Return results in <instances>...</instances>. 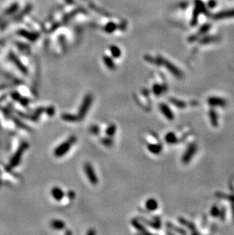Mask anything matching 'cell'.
Listing matches in <instances>:
<instances>
[{
    "mask_svg": "<svg viewBox=\"0 0 234 235\" xmlns=\"http://www.w3.org/2000/svg\"><path fill=\"white\" fill-rule=\"evenodd\" d=\"M152 61L154 62V63H155L156 64H159V63L163 64V65H164V66L166 67V68L170 72H172V73H173V75H175L176 76H181L182 75V73L180 71V70H179L178 68H176L175 65H173V64L170 63V62L168 61V60H163V58L159 57L158 59H156V60H152Z\"/></svg>",
    "mask_w": 234,
    "mask_h": 235,
    "instance_id": "3",
    "label": "cell"
},
{
    "mask_svg": "<svg viewBox=\"0 0 234 235\" xmlns=\"http://www.w3.org/2000/svg\"><path fill=\"white\" fill-rule=\"evenodd\" d=\"M160 108H161V110L163 113V114L164 115L166 118L169 119L170 120H172V119L173 118V115L171 110L168 108L167 105L164 104V103H161V104L160 105Z\"/></svg>",
    "mask_w": 234,
    "mask_h": 235,
    "instance_id": "11",
    "label": "cell"
},
{
    "mask_svg": "<svg viewBox=\"0 0 234 235\" xmlns=\"http://www.w3.org/2000/svg\"><path fill=\"white\" fill-rule=\"evenodd\" d=\"M77 141V137L75 136H71L68 139L63 141L62 144L56 147L53 151V155L56 158H61L63 157L68 151L72 146Z\"/></svg>",
    "mask_w": 234,
    "mask_h": 235,
    "instance_id": "1",
    "label": "cell"
},
{
    "mask_svg": "<svg viewBox=\"0 0 234 235\" xmlns=\"http://www.w3.org/2000/svg\"><path fill=\"white\" fill-rule=\"evenodd\" d=\"M90 131L91 133H93L94 135H98L100 132V128L96 125L91 126V127H90Z\"/></svg>",
    "mask_w": 234,
    "mask_h": 235,
    "instance_id": "19",
    "label": "cell"
},
{
    "mask_svg": "<svg viewBox=\"0 0 234 235\" xmlns=\"http://www.w3.org/2000/svg\"><path fill=\"white\" fill-rule=\"evenodd\" d=\"M84 171H85L89 182L91 184L96 185L98 183V177L96 174L93 166L90 163H85L84 165Z\"/></svg>",
    "mask_w": 234,
    "mask_h": 235,
    "instance_id": "4",
    "label": "cell"
},
{
    "mask_svg": "<svg viewBox=\"0 0 234 235\" xmlns=\"http://www.w3.org/2000/svg\"><path fill=\"white\" fill-rule=\"evenodd\" d=\"M102 143L104 146H110L113 144V140H112L111 138H105L102 140Z\"/></svg>",
    "mask_w": 234,
    "mask_h": 235,
    "instance_id": "20",
    "label": "cell"
},
{
    "mask_svg": "<svg viewBox=\"0 0 234 235\" xmlns=\"http://www.w3.org/2000/svg\"><path fill=\"white\" fill-rule=\"evenodd\" d=\"M93 102V95H91V94H86L84 98L83 101H82V104H81L80 108H79L78 112V116L79 119L82 120L84 117H85L87 113L88 112L89 109H90L91 104H92Z\"/></svg>",
    "mask_w": 234,
    "mask_h": 235,
    "instance_id": "2",
    "label": "cell"
},
{
    "mask_svg": "<svg viewBox=\"0 0 234 235\" xmlns=\"http://www.w3.org/2000/svg\"><path fill=\"white\" fill-rule=\"evenodd\" d=\"M208 6L211 7V8H214L216 6V2L214 0H211V1L208 2Z\"/></svg>",
    "mask_w": 234,
    "mask_h": 235,
    "instance_id": "22",
    "label": "cell"
},
{
    "mask_svg": "<svg viewBox=\"0 0 234 235\" xmlns=\"http://www.w3.org/2000/svg\"><path fill=\"white\" fill-rule=\"evenodd\" d=\"M111 50V53L112 55H113V57H119V56H120V54H121V52H120L119 49L118 47H116V46H113V47L110 48Z\"/></svg>",
    "mask_w": 234,
    "mask_h": 235,
    "instance_id": "17",
    "label": "cell"
},
{
    "mask_svg": "<svg viewBox=\"0 0 234 235\" xmlns=\"http://www.w3.org/2000/svg\"><path fill=\"white\" fill-rule=\"evenodd\" d=\"M234 18V9H229L226 11H222L213 15V18L215 20L225 19V18Z\"/></svg>",
    "mask_w": 234,
    "mask_h": 235,
    "instance_id": "6",
    "label": "cell"
},
{
    "mask_svg": "<svg viewBox=\"0 0 234 235\" xmlns=\"http://www.w3.org/2000/svg\"><path fill=\"white\" fill-rule=\"evenodd\" d=\"M147 149L153 154H159L162 150V146L160 144H149L147 146Z\"/></svg>",
    "mask_w": 234,
    "mask_h": 235,
    "instance_id": "14",
    "label": "cell"
},
{
    "mask_svg": "<svg viewBox=\"0 0 234 235\" xmlns=\"http://www.w3.org/2000/svg\"><path fill=\"white\" fill-rule=\"evenodd\" d=\"M116 126L114 124H111L109 127H107V129H106V136H109V137H112L116 133Z\"/></svg>",
    "mask_w": 234,
    "mask_h": 235,
    "instance_id": "15",
    "label": "cell"
},
{
    "mask_svg": "<svg viewBox=\"0 0 234 235\" xmlns=\"http://www.w3.org/2000/svg\"><path fill=\"white\" fill-rule=\"evenodd\" d=\"M51 195H52L53 198L56 201H61L65 196V193L61 188L55 186L51 189Z\"/></svg>",
    "mask_w": 234,
    "mask_h": 235,
    "instance_id": "7",
    "label": "cell"
},
{
    "mask_svg": "<svg viewBox=\"0 0 234 235\" xmlns=\"http://www.w3.org/2000/svg\"><path fill=\"white\" fill-rule=\"evenodd\" d=\"M50 226L55 230H63L65 228V223L59 219H53L51 221Z\"/></svg>",
    "mask_w": 234,
    "mask_h": 235,
    "instance_id": "9",
    "label": "cell"
},
{
    "mask_svg": "<svg viewBox=\"0 0 234 235\" xmlns=\"http://www.w3.org/2000/svg\"><path fill=\"white\" fill-rule=\"evenodd\" d=\"M153 91H154V93L157 96H159L162 93L163 89L159 84H154V87H153Z\"/></svg>",
    "mask_w": 234,
    "mask_h": 235,
    "instance_id": "18",
    "label": "cell"
},
{
    "mask_svg": "<svg viewBox=\"0 0 234 235\" xmlns=\"http://www.w3.org/2000/svg\"><path fill=\"white\" fill-rule=\"evenodd\" d=\"M68 196H69L70 199H74L75 198V192H72V191H70L69 193H68Z\"/></svg>",
    "mask_w": 234,
    "mask_h": 235,
    "instance_id": "23",
    "label": "cell"
},
{
    "mask_svg": "<svg viewBox=\"0 0 234 235\" xmlns=\"http://www.w3.org/2000/svg\"><path fill=\"white\" fill-rule=\"evenodd\" d=\"M145 207L148 211H154L157 209L158 204L156 199L153 198H150L145 202Z\"/></svg>",
    "mask_w": 234,
    "mask_h": 235,
    "instance_id": "12",
    "label": "cell"
},
{
    "mask_svg": "<svg viewBox=\"0 0 234 235\" xmlns=\"http://www.w3.org/2000/svg\"><path fill=\"white\" fill-rule=\"evenodd\" d=\"M87 234H88V235L89 234H95V231H93V230H91V231H88V232H87Z\"/></svg>",
    "mask_w": 234,
    "mask_h": 235,
    "instance_id": "24",
    "label": "cell"
},
{
    "mask_svg": "<svg viewBox=\"0 0 234 235\" xmlns=\"http://www.w3.org/2000/svg\"><path fill=\"white\" fill-rule=\"evenodd\" d=\"M131 223H132V226H133L134 228H136L138 231H140V232H142V233H144V234H148V232L146 231V229L144 228V226L142 225V224H141V223L139 222L137 219H135V218L132 219Z\"/></svg>",
    "mask_w": 234,
    "mask_h": 235,
    "instance_id": "13",
    "label": "cell"
},
{
    "mask_svg": "<svg viewBox=\"0 0 234 235\" xmlns=\"http://www.w3.org/2000/svg\"><path fill=\"white\" fill-rule=\"evenodd\" d=\"M104 61L105 64H106V66H107L109 69H110V70H113V69L115 68L114 63H113V60H112L110 57L105 56V57L104 58Z\"/></svg>",
    "mask_w": 234,
    "mask_h": 235,
    "instance_id": "16",
    "label": "cell"
},
{
    "mask_svg": "<svg viewBox=\"0 0 234 235\" xmlns=\"http://www.w3.org/2000/svg\"><path fill=\"white\" fill-rule=\"evenodd\" d=\"M62 119L65 122H77V121L80 120L78 115H74L72 113H65L61 116Z\"/></svg>",
    "mask_w": 234,
    "mask_h": 235,
    "instance_id": "10",
    "label": "cell"
},
{
    "mask_svg": "<svg viewBox=\"0 0 234 235\" xmlns=\"http://www.w3.org/2000/svg\"><path fill=\"white\" fill-rule=\"evenodd\" d=\"M55 113V109L53 108V107H50V108H48L47 110H46V113H47L48 116H50L52 117L54 114Z\"/></svg>",
    "mask_w": 234,
    "mask_h": 235,
    "instance_id": "21",
    "label": "cell"
},
{
    "mask_svg": "<svg viewBox=\"0 0 234 235\" xmlns=\"http://www.w3.org/2000/svg\"><path fill=\"white\" fill-rule=\"evenodd\" d=\"M27 147V143H24V144L22 145L20 149L18 150V151L16 153V155H15V158H14V159L12 160V164L13 166L18 165V161H20L21 157V155H22V154H23L24 151H25V150L26 149Z\"/></svg>",
    "mask_w": 234,
    "mask_h": 235,
    "instance_id": "8",
    "label": "cell"
},
{
    "mask_svg": "<svg viewBox=\"0 0 234 235\" xmlns=\"http://www.w3.org/2000/svg\"><path fill=\"white\" fill-rule=\"evenodd\" d=\"M195 11L193 12V17H192V25H195L197 23L198 18H199V15H200L201 12H203V11L204 10V6L203 5L202 2L199 1V0H196L195 1Z\"/></svg>",
    "mask_w": 234,
    "mask_h": 235,
    "instance_id": "5",
    "label": "cell"
}]
</instances>
